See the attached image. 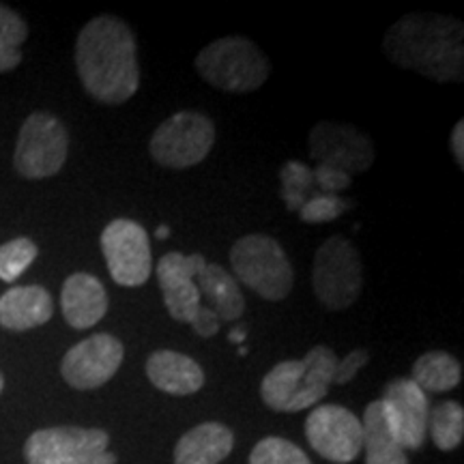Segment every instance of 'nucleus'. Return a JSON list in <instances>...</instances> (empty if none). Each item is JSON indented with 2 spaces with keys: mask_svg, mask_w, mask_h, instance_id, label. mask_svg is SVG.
<instances>
[{
  "mask_svg": "<svg viewBox=\"0 0 464 464\" xmlns=\"http://www.w3.org/2000/svg\"><path fill=\"white\" fill-rule=\"evenodd\" d=\"M451 153H454V160L458 161V168L464 170V123L458 121V125L451 131Z\"/></svg>",
  "mask_w": 464,
  "mask_h": 464,
  "instance_id": "473e14b6",
  "label": "nucleus"
},
{
  "mask_svg": "<svg viewBox=\"0 0 464 464\" xmlns=\"http://www.w3.org/2000/svg\"><path fill=\"white\" fill-rule=\"evenodd\" d=\"M228 340H230V342H237V344H241V342L246 340V329H243V327L232 329L230 335H228Z\"/></svg>",
  "mask_w": 464,
  "mask_h": 464,
  "instance_id": "72a5a7b5",
  "label": "nucleus"
},
{
  "mask_svg": "<svg viewBox=\"0 0 464 464\" xmlns=\"http://www.w3.org/2000/svg\"><path fill=\"white\" fill-rule=\"evenodd\" d=\"M301 379H304L301 359L277 363L260 382V398L276 413H290L301 392Z\"/></svg>",
  "mask_w": 464,
  "mask_h": 464,
  "instance_id": "4be33fe9",
  "label": "nucleus"
},
{
  "mask_svg": "<svg viewBox=\"0 0 464 464\" xmlns=\"http://www.w3.org/2000/svg\"><path fill=\"white\" fill-rule=\"evenodd\" d=\"M54 314V301L44 286H14L0 297V324L9 332L42 327Z\"/></svg>",
  "mask_w": 464,
  "mask_h": 464,
  "instance_id": "dca6fc26",
  "label": "nucleus"
},
{
  "mask_svg": "<svg viewBox=\"0 0 464 464\" xmlns=\"http://www.w3.org/2000/svg\"><path fill=\"white\" fill-rule=\"evenodd\" d=\"M123 357V342L110 334H95L69 348L61 362V374L73 390H97L119 372Z\"/></svg>",
  "mask_w": 464,
  "mask_h": 464,
  "instance_id": "f8f14e48",
  "label": "nucleus"
},
{
  "mask_svg": "<svg viewBox=\"0 0 464 464\" xmlns=\"http://www.w3.org/2000/svg\"><path fill=\"white\" fill-rule=\"evenodd\" d=\"M63 316L73 329H91L106 316L108 293L91 274L69 276L61 290Z\"/></svg>",
  "mask_w": 464,
  "mask_h": 464,
  "instance_id": "2eb2a0df",
  "label": "nucleus"
},
{
  "mask_svg": "<svg viewBox=\"0 0 464 464\" xmlns=\"http://www.w3.org/2000/svg\"><path fill=\"white\" fill-rule=\"evenodd\" d=\"M312 174H314V185H318L321 194L338 196V191L351 188V181H353L351 174L335 170V168H329V166H316L314 170H312Z\"/></svg>",
  "mask_w": 464,
  "mask_h": 464,
  "instance_id": "c756f323",
  "label": "nucleus"
},
{
  "mask_svg": "<svg viewBox=\"0 0 464 464\" xmlns=\"http://www.w3.org/2000/svg\"><path fill=\"white\" fill-rule=\"evenodd\" d=\"M235 448V434L228 426L205 421L177 440L174 464H219Z\"/></svg>",
  "mask_w": 464,
  "mask_h": 464,
  "instance_id": "a211bd4d",
  "label": "nucleus"
},
{
  "mask_svg": "<svg viewBox=\"0 0 464 464\" xmlns=\"http://www.w3.org/2000/svg\"><path fill=\"white\" fill-rule=\"evenodd\" d=\"M348 208H353L351 200L332 194H314L299 208V218L305 224H327L344 216Z\"/></svg>",
  "mask_w": 464,
  "mask_h": 464,
  "instance_id": "c85d7f7f",
  "label": "nucleus"
},
{
  "mask_svg": "<svg viewBox=\"0 0 464 464\" xmlns=\"http://www.w3.org/2000/svg\"><path fill=\"white\" fill-rule=\"evenodd\" d=\"M147 376L160 392L172 396H189L202 390L205 372L200 363L177 351H155L147 359Z\"/></svg>",
  "mask_w": 464,
  "mask_h": 464,
  "instance_id": "f3484780",
  "label": "nucleus"
},
{
  "mask_svg": "<svg viewBox=\"0 0 464 464\" xmlns=\"http://www.w3.org/2000/svg\"><path fill=\"white\" fill-rule=\"evenodd\" d=\"M282 179V198L286 202L288 211H299L307 200L312 198L310 191L316 188L312 168L301 161H286L280 170Z\"/></svg>",
  "mask_w": 464,
  "mask_h": 464,
  "instance_id": "a878e982",
  "label": "nucleus"
},
{
  "mask_svg": "<svg viewBox=\"0 0 464 464\" xmlns=\"http://www.w3.org/2000/svg\"><path fill=\"white\" fill-rule=\"evenodd\" d=\"M189 324L196 332V335H200V338H213V335L219 332L218 314L211 310V307H205V305L198 307V312H196Z\"/></svg>",
  "mask_w": 464,
  "mask_h": 464,
  "instance_id": "2f4dec72",
  "label": "nucleus"
},
{
  "mask_svg": "<svg viewBox=\"0 0 464 464\" xmlns=\"http://www.w3.org/2000/svg\"><path fill=\"white\" fill-rule=\"evenodd\" d=\"M196 69L207 84L226 92H252L266 82L271 65L247 37H222L200 50Z\"/></svg>",
  "mask_w": 464,
  "mask_h": 464,
  "instance_id": "7ed1b4c3",
  "label": "nucleus"
},
{
  "mask_svg": "<svg viewBox=\"0 0 464 464\" xmlns=\"http://www.w3.org/2000/svg\"><path fill=\"white\" fill-rule=\"evenodd\" d=\"M196 286L211 304V310L216 312L219 321L235 323L246 312V299H243L239 282L222 265L207 263L200 276L196 277Z\"/></svg>",
  "mask_w": 464,
  "mask_h": 464,
  "instance_id": "6ab92c4d",
  "label": "nucleus"
},
{
  "mask_svg": "<svg viewBox=\"0 0 464 464\" xmlns=\"http://www.w3.org/2000/svg\"><path fill=\"white\" fill-rule=\"evenodd\" d=\"M69 133L61 119L50 112H33L17 136L14 166L20 177L50 179L63 170L67 161Z\"/></svg>",
  "mask_w": 464,
  "mask_h": 464,
  "instance_id": "6e6552de",
  "label": "nucleus"
},
{
  "mask_svg": "<svg viewBox=\"0 0 464 464\" xmlns=\"http://www.w3.org/2000/svg\"><path fill=\"white\" fill-rule=\"evenodd\" d=\"M75 67L95 102L108 106L130 102L140 86L138 45L130 24L114 15L91 20L75 42Z\"/></svg>",
  "mask_w": 464,
  "mask_h": 464,
  "instance_id": "f257e3e1",
  "label": "nucleus"
},
{
  "mask_svg": "<svg viewBox=\"0 0 464 464\" xmlns=\"http://www.w3.org/2000/svg\"><path fill=\"white\" fill-rule=\"evenodd\" d=\"M213 144L216 123L202 112L181 110L155 130L150 138V155L160 166L185 170L205 161Z\"/></svg>",
  "mask_w": 464,
  "mask_h": 464,
  "instance_id": "0eeeda50",
  "label": "nucleus"
},
{
  "mask_svg": "<svg viewBox=\"0 0 464 464\" xmlns=\"http://www.w3.org/2000/svg\"><path fill=\"white\" fill-rule=\"evenodd\" d=\"M307 443L318 456L335 464H348L362 454V420L340 404H321L305 420Z\"/></svg>",
  "mask_w": 464,
  "mask_h": 464,
  "instance_id": "9d476101",
  "label": "nucleus"
},
{
  "mask_svg": "<svg viewBox=\"0 0 464 464\" xmlns=\"http://www.w3.org/2000/svg\"><path fill=\"white\" fill-rule=\"evenodd\" d=\"M382 50L393 65L434 82H462L464 26L439 14H409L390 26Z\"/></svg>",
  "mask_w": 464,
  "mask_h": 464,
  "instance_id": "f03ea898",
  "label": "nucleus"
},
{
  "mask_svg": "<svg viewBox=\"0 0 464 464\" xmlns=\"http://www.w3.org/2000/svg\"><path fill=\"white\" fill-rule=\"evenodd\" d=\"M304 363V379H301V392L295 400L290 413H297L307 406H314L327 396L329 387L334 385V372L338 365V357L329 346L318 344L310 348V353L301 359Z\"/></svg>",
  "mask_w": 464,
  "mask_h": 464,
  "instance_id": "aec40b11",
  "label": "nucleus"
},
{
  "mask_svg": "<svg viewBox=\"0 0 464 464\" xmlns=\"http://www.w3.org/2000/svg\"><path fill=\"white\" fill-rule=\"evenodd\" d=\"M249 464H312L305 451L282 437H266L258 440L249 454Z\"/></svg>",
  "mask_w": 464,
  "mask_h": 464,
  "instance_id": "cd10ccee",
  "label": "nucleus"
},
{
  "mask_svg": "<svg viewBox=\"0 0 464 464\" xmlns=\"http://www.w3.org/2000/svg\"><path fill=\"white\" fill-rule=\"evenodd\" d=\"M312 286L327 310H346L359 299L363 288L362 256L344 237H329L316 249Z\"/></svg>",
  "mask_w": 464,
  "mask_h": 464,
  "instance_id": "39448f33",
  "label": "nucleus"
},
{
  "mask_svg": "<svg viewBox=\"0 0 464 464\" xmlns=\"http://www.w3.org/2000/svg\"><path fill=\"white\" fill-rule=\"evenodd\" d=\"M39 249L28 237H17L0 246V280L15 282L34 263Z\"/></svg>",
  "mask_w": 464,
  "mask_h": 464,
  "instance_id": "bb28decb",
  "label": "nucleus"
},
{
  "mask_svg": "<svg viewBox=\"0 0 464 464\" xmlns=\"http://www.w3.org/2000/svg\"><path fill=\"white\" fill-rule=\"evenodd\" d=\"M205 265L207 260L202 254L183 256L179 252H168L160 258L158 266H155L161 295H164V304L174 321L189 324L202 305V295L198 286H196V277L200 276Z\"/></svg>",
  "mask_w": 464,
  "mask_h": 464,
  "instance_id": "4468645a",
  "label": "nucleus"
},
{
  "mask_svg": "<svg viewBox=\"0 0 464 464\" xmlns=\"http://www.w3.org/2000/svg\"><path fill=\"white\" fill-rule=\"evenodd\" d=\"M362 428L365 464H409L404 448L387 428L379 400L365 406Z\"/></svg>",
  "mask_w": 464,
  "mask_h": 464,
  "instance_id": "412c9836",
  "label": "nucleus"
},
{
  "mask_svg": "<svg viewBox=\"0 0 464 464\" xmlns=\"http://www.w3.org/2000/svg\"><path fill=\"white\" fill-rule=\"evenodd\" d=\"M28 37V26L22 15L7 5H0V73L11 72L22 63V44Z\"/></svg>",
  "mask_w": 464,
  "mask_h": 464,
  "instance_id": "393cba45",
  "label": "nucleus"
},
{
  "mask_svg": "<svg viewBox=\"0 0 464 464\" xmlns=\"http://www.w3.org/2000/svg\"><path fill=\"white\" fill-rule=\"evenodd\" d=\"M381 411L392 437L406 450H421L428 434L430 400L411 379H393L382 390Z\"/></svg>",
  "mask_w": 464,
  "mask_h": 464,
  "instance_id": "9b49d317",
  "label": "nucleus"
},
{
  "mask_svg": "<svg viewBox=\"0 0 464 464\" xmlns=\"http://www.w3.org/2000/svg\"><path fill=\"white\" fill-rule=\"evenodd\" d=\"M368 362L370 353L363 351V348H357V351L348 353L344 359H338V365H335L334 372V385H346V382H351Z\"/></svg>",
  "mask_w": 464,
  "mask_h": 464,
  "instance_id": "7c9ffc66",
  "label": "nucleus"
},
{
  "mask_svg": "<svg viewBox=\"0 0 464 464\" xmlns=\"http://www.w3.org/2000/svg\"><path fill=\"white\" fill-rule=\"evenodd\" d=\"M3 390H5V376L0 374V393H3Z\"/></svg>",
  "mask_w": 464,
  "mask_h": 464,
  "instance_id": "c9c22d12",
  "label": "nucleus"
},
{
  "mask_svg": "<svg viewBox=\"0 0 464 464\" xmlns=\"http://www.w3.org/2000/svg\"><path fill=\"white\" fill-rule=\"evenodd\" d=\"M462 365L454 355L445 351H430L413 363V376L411 381L420 387L421 392L443 393L451 392L460 385Z\"/></svg>",
  "mask_w": 464,
  "mask_h": 464,
  "instance_id": "5701e85b",
  "label": "nucleus"
},
{
  "mask_svg": "<svg viewBox=\"0 0 464 464\" xmlns=\"http://www.w3.org/2000/svg\"><path fill=\"white\" fill-rule=\"evenodd\" d=\"M428 430L439 450L451 451L460 448L464 439V409L462 404L448 400L430 409L428 417Z\"/></svg>",
  "mask_w": 464,
  "mask_h": 464,
  "instance_id": "b1692460",
  "label": "nucleus"
},
{
  "mask_svg": "<svg viewBox=\"0 0 464 464\" xmlns=\"http://www.w3.org/2000/svg\"><path fill=\"white\" fill-rule=\"evenodd\" d=\"M168 235H170V228H168V226H160L158 239H168Z\"/></svg>",
  "mask_w": 464,
  "mask_h": 464,
  "instance_id": "f704fd0d",
  "label": "nucleus"
},
{
  "mask_svg": "<svg viewBox=\"0 0 464 464\" xmlns=\"http://www.w3.org/2000/svg\"><path fill=\"white\" fill-rule=\"evenodd\" d=\"M310 155L318 166L335 168L355 177L372 166L374 147L357 127L323 121L310 131Z\"/></svg>",
  "mask_w": 464,
  "mask_h": 464,
  "instance_id": "ddd939ff",
  "label": "nucleus"
},
{
  "mask_svg": "<svg viewBox=\"0 0 464 464\" xmlns=\"http://www.w3.org/2000/svg\"><path fill=\"white\" fill-rule=\"evenodd\" d=\"M102 252L108 271L119 286L138 288L153 271L149 232L133 219H112L102 232Z\"/></svg>",
  "mask_w": 464,
  "mask_h": 464,
  "instance_id": "1a4fd4ad",
  "label": "nucleus"
},
{
  "mask_svg": "<svg viewBox=\"0 0 464 464\" xmlns=\"http://www.w3.org/2000/svg\"><path fill=\"white\" fill-rule=\"evenodd\" d=\"M235 280L266 301H282L295 286V269L274 237H241L230 249Z\"/></svg>",
  "mask_w": 464,
  "mask_h": 464,
  "instance_id": "20e7f679",
  "label": "nucleus"
},
{
  "mask_svg": "<svg viewBox=\"0 0 464 464\" xmlns=\"http://www.w3.org/2000/svg\"><path fill=\"white\" fill-rule=\"evenodd\" d=\"M110 434L100 428L56 426L33 432L24 445L28 464H116Z\"/></svg>",
  "mask_w": 464,
  "mask_h": 464,
  "instance_id": "423d86ee",
  "label": "nucleus"
}]
</instances>
